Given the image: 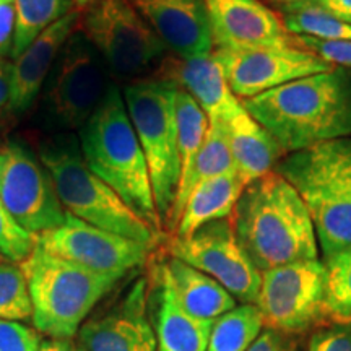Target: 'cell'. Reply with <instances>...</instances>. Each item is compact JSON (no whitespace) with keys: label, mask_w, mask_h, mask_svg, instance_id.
Returning a JSON list of instances; mask_svg holds the SVG:
<instances>
[{"label":"cell","mask_w":351,"mask_h":351,"mask_svg":"<svg viewBox=\"0 0 351 351\" xmlns=\"http://www.w3.org/2000/svg\"><path fill=\"white\" fill-rule=\"evenodd\" d=\"M156 311L158 351H207L213 322L192 317L182 309L165 267L160 274Z\"/></svg>","instance_id":"cell-22"},{"label":"cell","mask_w":351,"mask_h":351,"mask_svg":"<svg viewBox=\"0 0 351 351\" xmlns=\"http://www.w3.org/2000/svg\"><path fill=\"white\" fill-rule=\"evenodd\" d=\"M78 134L82 156L88 168L140 218L160 231L163 225L153 199L150 171L127 112L124 96L114 83Z\"/></svg>","instance_id":"cell-3"},{"label":"cell","mask_w":351,"mask_h":351,"mask_svg":"<svg viewBox=\"0 0 351 351\" xmlns=\"http://www.w3.org/2000/svg\"><path fill=\"white\" fill-rule=\"evenodd\" d=\"M161 78L173 82L192 98L202 111L207 114L208 122H228L243 111V101L231 91L225 72L212 54L168 60Z\"/></svg>","instance_id":"cell-19"},{"label":"cell","mask_w":351,"mask_h":351,"mask_svg":"<svg viewBox=\"0 0 351 351\" xmlns=\"http://www.w3.org/2000/svg\"><path fill=\"white\" fill-rule=\"evenodd\" d=\"M247 351H293V348L289 341L285 339V333L267 327L265 330L258 333Z\"/></svg>","instance_id":"cell-36"},{"label":"cell","mask_w":351,"mask_h":351,"mask_svg":"<svg viewBox=\"0 0 351 351\" xmlns=\"http://www.w3.org/2000/svg\"><path fill=\"white\" fill-rule=\"evenodd\" d=\"M225 124L236 173L245 186L276 168L283 150L270 132L258 124L245 108Z\"/></svg>","instance_id":"cell-20"},{"label":"cell","mask_w":351,"mask_h":351,"mask_svg":"<svg viewBox=\"0 0 351 351\" xmlns=\"http://www.w3.org/2000/svg\"><path fill=\"white\" fill-rule=\"evenodd\" d=\"M165 270L179 304L192 317L215 322L236 307V300L226 288L189 263L171 257Z\"/></svg>","instance_id":"cell-21"},{"label":"cell","mask_w":351,"mask_h":351,"mask_svg":"<svg viewBox=\"0 0 351 351\" xmlns=\"http://www.w3.org/2000/svg\"><path fill=\"white\" fill-rule=\"evenodd\" d=\"M176 121H178V153H179V186L191 176L199 152L208 129V117L202 111L191 95L178 88L176 93ZM178 194V192H176Z\"/></svg>","instance_id":"cell-25"},{"label":"cell","mask_w":351,"mask_h":351,"mask_svg":"<svg viewBox=\"0 0 351 351\" xmlns=\"http://www.w3.org/2000/svg\"><path fill=\"white\" fill-rule=\"evenodd\" d=\"M0 261H2V257H0ZM3 261H5V258H3Z\"/></svg>","instance_id":"cell-42"},{"label":"cell","mask_w":351,"mask_h":351,"mask_svg":"<svg viewBox=\"0 0 351 351\" xmlns=\"http://www.w3.org/2000/svg\"><path fill=\"white\" fill-rule=\"evenodd\" d=\"M307 351H351V326H337L314 333Z\"/></svg>","instance_id":"cell-34"},{"label":"cell","mask_w":351,"mask_h":351,"mask_svg":"<svg viewBox=\"0 0 351 351\" xmlns=\"http://www.w3.org/2000/svg\"><path fill=\"white\" fill-rule=\"evenodd\" d=\"M15 38V3L13 0H0V62L12 56Z\"/></svg>","instance_id":"cell-35"},{"label":"cell","mask_w":351,"mask_h":351,"mask_svg":"<svg viewBox=\"0 0 351 351\" xmlns=\"http://www.w3.org/2000/svg\"><path fill=\"white\" fill-rule=\"evenodd\" d=\"M271 2L280 3V5L288 7V5H296V3H302V2H311V0H271Z\"/></svg>","instance_id":"cell-40"},{"label":"cell","mask_w":351,"mask_h":351,"mask_svg":"<svg viewBox=\"0 0 351 351\" xmlns=\"http://www.w3.org/2000/svg\"><path fill=\"white\" fill-rule=\"evenodd\" d=\"M243 106L270 132L283 153L351 138V75L345 69L289 82Z\"/></svg>","instance_id":"cell-1"},{"label":"cell","mask_w":351,"mask_h":351,"mask_svg":"<svg viewBox=\"0 0 351 351\" xmlns=\"http://www.w3.org/2000/svg\"><path fill=\"white\" fill-rule=\"evenodd\" d=\"M232 171H236V168L230 150V142H228L226 124L225 122L210 121L194 169H192L187 181L178 189L166 228L176 230L179 218H181L184 204H186L189 194L194 191L197 184L212 179L215 176L232 173Z\"/></svg>","instance_id":"cell-24"},{"label":"cell","mask_w":351,"mask_h":351,"mask_svg":"<svg viewBox=\"0 0 351 351\" xmlns=\"http://www.w3.org/2000/svg\"><path fill=\"white\" fill-rule=\"evenodd\" d=\"M261 276L256 306L263 326L298 333L327 315V270L319 258L275 267Z\"/></svg>","instance_id":"cell-10"},{"label":"cell","mask_w":351,"mask_h":351,"mask_svg":"<svg viewBox=\"0 0 351 351\" xmlns=\"http://www.w3.org/2000/svg\"><path fill=\"white\" fill-rule=\"evenodd\" d=\"M178 86L165 78H140L122 91L129 117L147 160L153 199L161 225H168L179 186L178 121H176Z\"/></svg>","instance_id":"cell-7"},{"label":"cell","mask_w":351,"mask_h":351,"mask_svg":"<svg viewBox=\"0 0 351 351\" xmlns=\"http://www.w3.org/2000/svg\"><path fill=\"white\" fill-rule=\"evenodd\" d=\"M111 72L80 29L67 39L43 88V112L49 127L78 130L90 121L111 88Z\"/></svg>","instance_id":"cell-8"},{"label":"cell","mask_w":351,"mask_h":351,"mask_svg":"<svg viewBox=\"0 0 351 351\" xmlns=\"http://www.w3.org/2000/svg\"><path fill=\"white\" fill-rule=\"evenodd\" d=\"M169 252L171 257L212 276L243 304L257 302L261 271L241 247L231 218L208 223L187 238L174 236L169 241Z\"/></svg>","instance_id":"cell-12"},{"label":"cell","mask_w":351,"mask_h":351,"mask_svg":"<svg viewBox=\"0 0 351 351\" xmlns=\"http://www.w3.org/2000/svg\"><path fill=\"white\" fill-rule=\"evenodd\" d=\"M38 244V236L19 225L0 202V257L8 262L21 263L29 257Z\"/></svg>","instance_id":"cell-31"},{"label":"cell","mask_w":351,"mask_h":351,"mask_svg":"<svg viewBox=\"0 0 351 351\" xmlns=\"http://www.w3.org/2000/svg\"><path fill=\"white\" fill-rule=\"evenodd\" d=\"M73 3H75V7H90L93 5L95 2H98V0H72Z\"/></svg>","instance_id":"cell-41"},{"label":"cell","mask_w":351,"mask_h":351,"mask_svg":"<svg viewBox=\"0 0 351 351\" xmlns=\"http://www.w3.org/2000/svg\"><path fill=\"white\" fill-rule=\"evenodd\" d=\"M20 265L33 302V326L47 339H73L95 306L122 280L52 256L38 244Z\"/></svg>","instance_id":"cell-6"},{"label":"cell","mask_w":351,"mask_h":351,"mask_svg":"<svg viewBox=\"0 0 351 351\" xmlns=\"http://www.w3.org/2000/svg\"><path fill=\"white\" fill-rule=\"evenodd\" d=\"M10 103V60L0 62V112Z\"/></svg>","instance_id":"cell-38"},{"label":"cell","mask_w":351,"mask_h":351,"mask_svg":"<svg viewBox=\"0 0 351 351\" xmlns=\"http://www.w3.org/2000/svg\"><path fill=\"white\" fill-rule=\"evenodd\" d=\"M176 57L207 56L213 38L205 0H129Z\"/></svg>","instance_id":"cell-17"},{"label":"cell","mask_w":351,"mask_h":351,"mask_svg":"<svg viewBox=\"0 0 351 351\" xmlns=\"http://www.w3.org/2000/svg\"><path fill=\"white\" fill-rule=\"evenodd\" d=\"M276 173L304 200L324 257L351 247V138L289 153Z\"/></svg>","instance_id":"cell-4"},{"label":"cell","mask_w":351,"mask_h":351,"mask_svg":"<svg viewBox=\"0 0 351 351\" xmlns=\"http://www.w3.org/2000/svg\"><path fill=\"white\" fill-rule=\"evenodd\" d=\"M15 3V38L10 59L26 47L57 20L75 10L72 0H13Z\"/></svg>","instance_id":"cell-26"},{"label":"cell","mask_w":351,"mask_h":351,"mask_svg":"<svg viewBox=\"0 0 351 351\" xmlns=\"http://www.w3.org/2000/svg\"><path fill=\"white\" fill-rule=\"evenodd\" d=\"M0 319L32 320L33 302L20 263L0 261Z\"/></svg>","instance_id":"cell-29"},{"label":"cell","mask_w":351,"mask_h":351,"mask_svg":"<svg viewBox=\"0 0 351 351\" xmlns=\"http://www.w3.org/2000/svg\"><path fill=\"white\" fill-rule=\"evenodd\" d=\"M82 13L70 12L57 20L29 44L19 57L10 59V103L7 111L21 116L33 106L67 39L80 25Z\"/></svg>","instance_id":"cell-18"},{"label":"cell","mask_w":351,"mask_h":351,"mask_svg":"<svg viewBox=\"0 0 351 351\" xmlns=\"http://www.w3.org/2000/svg\"><path fill=\"white\" fill-rule=\"evenodd\" d=\"M205 3L217 49L301 46L295 34L285 28L282 16L261 0H205Z\"/></svg>","instance_id":"cell-15"},{"label":"cell","mask_w":351,"mask_h":351,"mask_svg":"<svg viewBox=\"0 0 351 351\" xmlns=\"http://www.w3.org/2000/svg\"><path fill=\"white\" fill-rule=\"evenodd\" d=\"M263 320L256 304H241L213 322L207 351H247L262 332Z\"/></svg>","instance_id":"cell-27"},{"label":"cell","mask_w":351,"mask_h":351,"mask_svg":"<svg viewBox=\"0 0 351 351\" xmlns=\"http://www.w3.org/2000/svg\"><path fill=\"white\" fill-rule=\"evenodd\" d=\"M283 25L295 36H311L328 41H351V23L332 15L314 2L283 7Z\"/></svg>","instance_id":"cell-28"},{"label":"cell","mask_w":351,"mask_h":351,"mask_svg":"<svg viewBox=\"0 0 351 351\" xmlns=\"http://www.w3.org/2000/svg\"><path fill=\"white\" fill-rule=\"evenodd\" d=\"M38 245L52 256L93 270L124 278L147 262L153 245L114 234L65 215L64 225L38 236Z\"/></svg>","instance_id":"cell-14"},{"label":"cell","mask_w":351,"mask_h":351,"mask_svg":"<svg viewBox=\"0 0 351 351\" xmlns=\"http://www.w3.org/2000/svg\"><path fill=\"white\" fill-rule=\"evenodd\" d=\"M39 351H83L73 339H44Z\"/></svg>","instance_id":"cell-39"},{"label":"cell","mask_w":351,"mask_h":351,"mask_svg":"<svg viewBox=\"0 0 351 351\" xmlns=\"http://www.w3.org/2000/svg\"><path fill=\"white\" fill-rule=\"evenodd\" d=\"M39 160L49 173L65 213L114 234L153 245L158 231L121 199L103 179L88 168L80 143L72 134L41 143Z\"/></svg>","instance_id":"cell-5"},{"label":"cell","mask_w":351,"mask_h":351,"mask_svg":"<svg viewBox=\"0 0 351 351\" xmlns=\"http://www.w3.org/2000/svg\"><path fill=\"white\" fill-rule=\"evenodd\" d=\"M0 202L34 236L64 225L67 215L43 161L19 140L0 147Z\"/></svg>","instance_id":"cell-11"},{"label":"cell","mask_w":351,"mask_h":351,"mask_svg":"<svg viewBox=\"0 0 351 351\" xmlns=\"http://www.w3.org/2000/svg\"><path fill=\"white\" fill-rule=\"evenodd\" d=\"M77 343L83 351H156L147 317V282L137 280L116 307L85 320Z\"/></svg>","instance_id":"cell-16"},{"label":"cell","mask_w":351,"mask_h":351,"mask_svg":"<svg viewBox=\"0 0 351 351\" xmlns=\"http://www.w3.org/2000/svg\"><path fill=\"white\" fill-rule=\"evenodd\" d=\"M307 51L339 69H351V41H328L311 36H296Z\"/></svg>","instance_id":"cell-33"},{"label":"cell","mask_w":351,"mask_h":351,"mask_svg":"<svg viewBox=\"0 0 351 351\" xmlns=\"http://www.w3.org/2000/svg\"><path fill=\"white\" fill-rule=\"evenodd\" d=\"M78 26L111 75L125 80L153 67L168 51L129 0H98L82 13Z\"/></svg>","instance_id":"cell-9"},{"label":"cell","mask_w":351,"mask_h":351,"mask_svg":"<svg viewBox=\"0 0 351 351\" xmlns=\"http://www.w3.org/2000/svg\"><path fill=\"white\" fill-rule=\"evenodd\" d=\"M311 2L317 3L324 10L351 23V0H311Z\"/></svg>","instance_id":"cell-37"},{"label":"cell","mask_w":351,"mask_h":351,"mask_svg":"<svg viewBox=\"0 0 351 351\" xmlns=\"http://www.w3.org/2000/svg\"><path fill=\"white\" fill-rule=\"evenodd\" d=\"M39 346L41 337L36 328L0 319V351H39Z\"/></svg>","instance_id":"cell-32"},{"label":"cell","mask_w":351,"mask_h":351,"mask_svg":"<svg viewBox=\"0 0 351 351\" xmlns=\"http://www.w3.org/2000/svg\"><path fill=\"white\" fill-rule=\"evenodd\" d=\"M232 226L245 256L261 271L319 258V243L304 200L276 171L245 186Z\"/></svg>","instance_id":"cell-2"},{"label":"cell","mask_w":351,"mask_h":351,"mask_svg":"<svg viewBox=\"0 0 351 351\" xmlns=\"http://www.w3.org/2000/svg\"><path fill=\"white\" fill-rule=\"evenodd\" d=\"M245 184L236 171L197 184L184 204L176 236L187 238L217 219L231 218Z\"/></svg>","instance_id":"cell-23"},{"label":"cell","mask_w":351,"mask_h":351,"mask_svg":"<svg viewBox=\"0 0 351 351\" xmlns=\"http://www.w3.org/2000/svg\"><path fill=\"white\" fill-rule=\"evenodd\" d=\"M327 315L337 322H351V247L326 261Z\"/></svg>","instance_id":"cell-30"},{"label":"cell","mask_w":351,"mask_h":351,"mask_svg":"<svg viewBox=\"0 0 351 351\" xmlns=\"http://www.w3.org/2000/svg\"><path fill=\"white\" fill-rule=\"evenodd\" d=\"M231 91L241 101L251 99L300 78L330 72L335 67L302 46L215 49Z\"/></svg>","instance_id":"cell-13"}]
</instances>
